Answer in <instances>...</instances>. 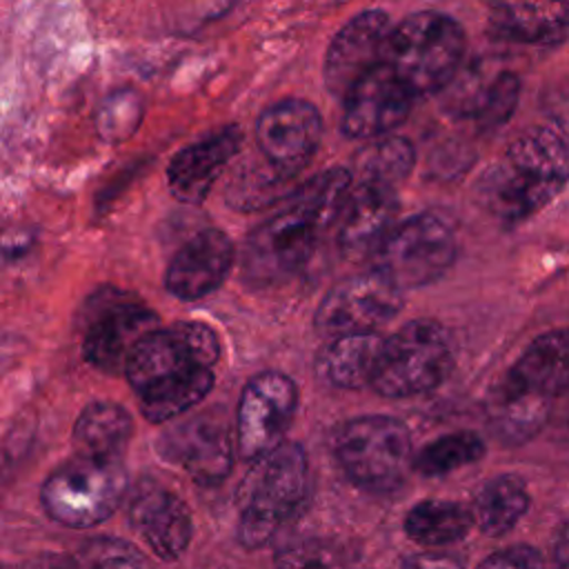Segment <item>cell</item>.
<instances>
[{"mask_svg":"<svg viewBox=\"0 0 569 569\" xmlns=\"http://www.w3.org/2000/svg\"><path fill=\"white\" fill-rule=\"evenodd\" d=\"M291 176L293 173L282 171L267 158H264V164L249 160L238 169L236 178L229 182V189H227L229 207H238V209L264 207L280 198L282 187L289 184Z\"/></svg>","mask_w":569,"mask_h":569,"instance_id":"cell-29","label":"cell"},{"mask_svg":"<svg viewBox=\"0 0 569 569\" xmlns=\"http://www.w3.org/2000/svg\"><path fill=\"white\" fill-rule=\"evenodd\" d=\"M309 485L307 453L300 442H282L251 462L238 502V540L247 549L267 545L284 520L302 505Z\"/></svg>","mask_w":569,"mask_h":569,"instance_id":"cell-4","label":"cell"},{"mask_svg":"<svg viewBox=\"0 0 569 569\" xmlns=\"http://www.w3.org/2000/svg\"><path fill=\"white\" fill-rule=\"evenodd\" d=\"M473 525L471 509L453 500H422L405 516V533L422 547H445L462 540Z\"/></svg>","mask_w":569,"mask_h":569,"instance_id":"cell-27","label":"cell"},{"mask_svg":"<svg viewBox=\"0 0 569 569\" xmlns=\"http://www.w3.org/2000/svg\"><path fill=\"white\" fill-rule=\"evenodd\" d=\"M158 327V316L140 300L127 293H102L89 305L82 353L96 369L120 373L142 338Z\"/></svg>","mask_w":569,"mask_h":569,"instance_id":"cell-11","label":"cell"},{"mask_svg":"<svg viewBox=\"0 0 569 569\" xmlns=\"http://www.w3.org/2000/svg\"><path fill=\"white\" fill-rule=\"evenodd\" d=\"M413 167V147L400 136H387L369 144L358 158V178L398 187Z\"/></svg>","mask_w":569,"mask_h":569,"instance_id":"cell-30","label":"cell"},{"mask_svg":"<svg viewBox=\"0 0 569 569\" xmlns=\"http://www.w3.org/2000/svg\"><path fill=\"white\" fill-rule=\"evenodd\" d=\"M320 136V111L302 98H287L267 107L256 122L260 153L287 173H296L311 160Z\"/></svg>","mask_w":569,"mask_h":569,"instance_id":"cell-15","label":"cell"},{"mask_svg":"<svg viewBox=\"0 0 569 569\" xmlns=\"http://www.w3.org/2000/svg\"><path fill=\"white\" fill-rule=\"evenodd\" d=\"M402 307V291L378 271L351 276L333 284L316 309V329L338 338L349 333H373Z\"/></svg>","mask_w":569,"mask_h":569,"instance_id":"cell-12","label":"cell"},{"mask_svg":"<svg viewBox=\"0 0 569 569\" xmlns=\"http://www.w3.org/2000/svg\"><path fill=\"white\" fill-rule=\"evenodd\" d=\"M133 433L131 413L107 400L91 402L73 425V440L82 453L120 456Z\"/></svg>","mask_w":569,"mask_h":569,"instance_id":"cell-26","label":"cell"},{"mask_svg":"<svg viewBox=\"0 0 569 569\" xmlns=\"http://www.w3.org/2000/svg\"><path fill=\"white\" fill-rule=\"evenodd\" d=\"M385 338L373 333H349L331 338L316 358L318 378L336 389L371 387Z\"/></svg>","mask_w":569,"mask_h":569,"instance_id":"cell-23","label":"cell"},{"mask_svg":"<svg viewBox=\"0 0 569 569\" xmlns=\"http://www.w3.org/2000/svg\"><path fill=\"white\" fill-rule=\"evenodd\" d=\"M509 393H527L556 400L569 393V327L553 329L536 340L509 367L496 385Z\"/></svg>","mask_w":569,"mask_h":569,"instance_id":"cell-20","label":"cell"},{"mask_svg":"<svg viewBox=\"0 0 569 569\" xmlns=\"http://www.w3.org/2000/svg\"><path fill=\"white\" fill-rule=\"evenodd\" d=\"M129 522L162 560H178L191 542L193 518L187 502L158 485H140L129 500Z\"/></svg>","mask_w":569,"mask_h":569,"instance_id":"cell-18","label":"cell"},{"mask_svg":"<svg viewBox=\"0 0 569 569\" xmlns=\"http://www.w3.org/2000/svg\"><path fill=\"white\" fill-rule=\"evenodd\" d=\"M485 451V440L476 431H453L425 445L416 453L413 467L420 476L438 478L480 460Z\"/></svg>","mask_w":569,"mask_h":569,"instance_id":"cell-28","label":"cell"},{"mask_svg":"<svg viewBox=\"0 0 569 569\" xmlns=\"http://www.w3.org/2000/svg\"><path fill=\"white\" fill-rule=\"evenodd\" d=\"M391 20L380 9L353 16L329 42L322 78L329 93L345 98L365 76L385 62Z\"/></svg>","mask_w":569,"mask_h":569,"instance_id":"cell-14","label":"cell"},{"mask_svg":"<svg viewBox=\"0 0 569 569\" xmlns=\"http://www.w3.org/2000/svg\"><path fill=\"white\" fill-rule=\"evenodd\" d=\"M220 342L196 320L158 327L129 356L124 376L149 422L162 425L207 398L216 382Z\"/></svg>","mask_w":569,"mask_h":569,"instance_id":"cell-1","label":"cell"},{"mask_svg":"<svg viewBox=\"0 0 569 569\" xmlns=\"http://www.w3.org/2000/svg\"><path fill=\"white\" fill-rule=\"evenodd\" d=\"M458 253L453 229L433 213L396 222L373 253V271L400 291L418 289L442 278Z\"/></svg>","mask_w":569,"mask_h":569,"instance_id":"cell-9","label":"cell"},{"mask_svg":"<svg viewBox=\"0 0 569 569\" xmlns=\"http://www.w3.org/2000/svg\"><path fill=\"white\" fill-rule=\"evenodd\" d=\"M233 449L236 429L216 413L189 418L158 438V453L200 485H218L231 473Z\"/></svg>","mask_w":569,"mask_h":569,"instance_id":"cell-13","label":"cell"},{"mask_svg":"<svg viewBox=\"0 0 569 569\" xmlns=\"http://www.w3.org/2000/svg\"><path fill=\"white\" fill-rule=\"evenodd\" d=\"M351 184L347 169L331 167L298 187L282 209L247 236L244 278L253 284H276L298 273L311 258L320 233L340 218Z\"/></svg>","mask_w":569,"mask_h":569,"instance_id":"cell-2","label":"cell"},{"mask_svg":"<svg viewBox=\"0 0 569 569\" xmlns=\"http://www.w3.org/2000/svg\"><path fill=\"white\" fill-rule=\"evenodd\" d=\"M527 482L516 473L489 478L476 493L471 505L473 525L487 536H505L529 509Z\"/></svg>","mask_w":569,"mask_h":569,"instance_id":"cell-25","label":"cell"},{"mask_svg":"<svg viewBox=\"0 0 569 569\" xmlns=\"http://www.w3.org/2000/svg\"><path fill=\"white\" fill-rule=\"evenodd\" d=\"M476 569H545V562L536 547L511 545L489 553Z\"/></svg>","mask_w":569,"mask_h":569,"instance_id":"cell-33","label":"cell"},{"mask_svg":"<svg viewBox=\"0 0 569 569\" xmlns=\"http://www.w3.org/2000/svg\"><path fill=\"white\" fill-rule=\"evenodd\" d=\"M31 569H78L73 560L69 558H62V556H47V558H40L38 562H33Z\"/></svg>","mask_w":569,"mask_h":569,"instance_id":"cell-37","label":"cell"},{"mask_svg":"<svg viewBox=\"0 0 569 569\" xmlns=\"http://www.w3.org/2000/svg\"><path fill=\"white\" fill-rule=\"evenodd\" d=\"M342 100V131L349 138H382L407 120L413 91L382 62Z\"/></svg>","mask_w":569,"mask_h":569,"instance_id":"cell-16","label":"cell"},{"mask_svg":"<svg viewBox=\"0 0 569 569\" xmlns=\"http://www.w3.org/2000/svg\"><path fill=\"white\" fill-rule=\"evenodd\" d=\"M298 409V387L280 371H260L247 380L236 409V451L253 462L284 442Z\"/></svg>","mask_w":569,"mask_h":569,"instance_id":"cell-10","label":"cell"},{"mask_svg":"<svg viewBox=\"0 0 569 569\" xmlns=\"http://www.w3.org/2000/svg\"><path fill=\"white\" fill-rule=\"evenodd\" d=\"M453 367L449 333L436 320H411L385 338L371 389L385 398L433 391Z\"/></svg>","mask_w":569,"mask_h":569,"instance_id":"cell-8","label":"cell"},{"mask_svg":"<svg viewBox=\"0 0 569 569\" xmlns=\"http://www.w3.org/2000/svg\"><path fill=\"white\" fill-rule=\"evenodd\" d=\"M400 569H465V565L449 553H413L400 562Z\"/></svg>","mask_w":569,"mask_h":569,"instance_id":"cell-35","label":"cell"},{"mask_svg":"<svg viewBox=\"0 0 569 569\" xmlns=\"http://www.w3.org/2000/svg\"><path fill=\"white\" fill-rule=\"evenodd\" d=\"M276 569H360L340 545L322 538L293 540L276 551Z\"/></svg>","mask_w":569,"mask_h":569,"instance_id":"cell-31","label":"cell"},{"mask_svg":"<svg viewBox=\"0 0 569 569\" xmlns=\"http://www.w3.org/2000/svg\"><path fill=\"white\" fill-rule=\"evenodd\" d=\"M124 493L127 469L120 456L78 451L47 476L40 487V502L51 520L89 529L111 518Z\"/></svg>","mask_w":569,"mask_h":569,"instance_id":"cell-6","label":"cell"},{"mask_svg":"<svg viewBox=\"0 0 569 569\" xmlns=\"http://www.w3.org/2000/svg\"><path fill=\"white\" fill-rule=\"evenodd\" d=\"M553 562L556 569H569V520L562 522L553 538Z\"/></svg>","mask_w":569,"mask_h":569,"instance_id":"cell-36","label":"cell"},{"mask_svg":"<svg viewBox=\"0 0 569 569\" xmlns=\"http://www.w3.org/2000/svg\"><path fill=\"white\" fill-rule=\"evenodd\" d=\"M562 398H567V402H565V411L560 413V427H562L565 431H569V393L562 396Z\"/></svg>","mask_w":569,"mask_h":569,"instance_id":"cell-38","label":"cell"},{"mask_svg":"<svg viewBox=\"0 0 569 569\" xmlns=\"http://www.w3.org/2000/svg\"><path fill=\"white\" fill-rule=\"evenodd\" d=\"M233 262V242L220 229H202L171 258L164 287L180 300H200L222 284Z\"/></svg>","mask_w":569,"mask_h":569,"instance_id":"cell-19","label":"cell"},{"mask_svg":"<svg viewBox=\"0 0 569 569\" xmlns=\"http://www.w3.org/2000/svg\"><path fill=\"white\" fill-rule=\"evenodd\" d=\"M569 182V147L547 127L520 133L485 169L476 191L480 204L502 222H522L553 202Z\"/></svg>","mask_w":569,"mask_h":569,"instance_id":"cell-3","label":"cell"},{"mask_svg":"<svg viewBox=\"0 0 569 569\" xmlns=\"http://www.w3.org/2000/svg\"><path fill=\"white\" fill-rule=\"evenodd\" d=\"M518 96L520 80L513 73L502 71L482 89L471 118H476L482 129H496L511 118Z\"/></svg>","mask_w":569,"mask_h":569,"instance_id":"cell-32","label":"cell"},{"mask_svg":"<svg viewBox=\"0 0 569 569\" xmlns=\"http://www.w3.org/2000/svg\"><path fill=\"white\" fill-rule=\"evenodd\" d=\"M333 453L345 476L371 493L396 491L413 465L411 433L391 416H358L333 438Z\"/></svg>","mask_w":569,"mask_h":569,"instance_id":"cell-7","label":"cell"},{"mask_svg":"<svg viewBox=\"0 0 569 569\" xmlns=\"http://www.w3.org/2000/svg\"><path fill=\"white\" fill-rule=\"evenodd\" d=\"M396 187L358 178L338 218V244L349 260L373 258L382 240L396 227Z\"/></svg>","mask_w":569,"mask_h":569,"instance_id":"cell-17","label":"cell"},{"mask_svg":"<svg viewBox=\"0 0 569 569\" xmlns=\"http://www.w3.org/2000/svg\"><path fill=\"white\" fill-rule=\"evenodd\" d=\"M465 47V31L453 18L418 11L393 27L385 62L413 96L436 93L456 80Z\"/></svg>","mask_w":569,"mask_h":569,"instance_id":"cell-5","label":"cell"},{"mask_svg":"<svg viewBox=\"0 0 569 569\" xmlns=\"http://www.w3.org/2000/svg\"><path fill=\"white\" fill-rule=\"evenodd\" d=\"M89 569H144V562L131 547L107 542Z\"/></svg>","mask_w":569,"mask_h":569,"instance_id":"cell-34","label":"cell"},{"mask_svg":"<svg viewBox=\"0 0 569 569\" xmlns=\"http://www.w3.org/2000/svg\"><path fill=\"white\" fill-rule=\"evenodd\" d=\"M553 411V400L509 393L498 387L487 400V422L491 433L507 445H522L531 440L549 420Z\"/></svg>","mask_w":569,"mask_h":569,"instance_id":"cell-24","label":"cell"},{"mask_svg":"<svg viewBox=\"0 0 569 569\" xmlns=\"http://www.w3.org/2000/svg\"><path fill=\"white\" fill-rule=\"evenodd\" d=\"M491 27L507 40L533 47L569 42V0H487Z\"/></svg>","mask_w":569,"mask_h":569,"instance_id":"cell-21","label":"cell"},{"mask_svg":"<svg viewBox=\"0 0 569 569\" xmlns=\"http://www.w3.org/2000/svg\"><path fill=\"white\" fill-rule=\"evenodd\" d=\"M242 136L236 127L209 133L202 140L184 147L169 164L167 180L171 193L182 202H200L222 169L240 149Z\"/></svg>","mask_w":569,"mask_h":569,"instance_id":"cell-22","label":"cell"}]
</instances>
